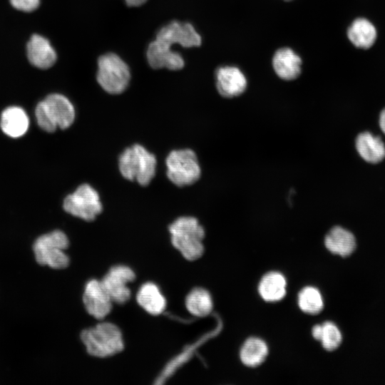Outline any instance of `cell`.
I'll return each mask as SVG.
<instances>
[{
    "instance_id": "obj_15",
    "label": "cell",
    "mask_w": 385,
    "mask_h": 385,
    "mask_svg": "<svg viewBox=\"0 0 385 385\" xmlns=\"http://www.w3.org/2000/svg\"><path fill=\"white\" fill-rule=\"evenodd\" d=\"M43 101L58 128L66 129L72 125L76 112L73 105L67 97L60 93H52Z\"/></svg>"
},
{
    "instance_id": "obj_11",
    "label": "cell",
    "mask_w": 385,
    "mask_h": 385,
    "mask_svg": "<svg viewBox=\"0 0 385 385\" xmlns=\"http://www.w3.org/2000/svg\"><path fill=\"white\" fill-rule=\"evenodd\" d=\"M146 58L148 64L155 69L178 71L185 66L184 58L180 53L173 51L172 46L155 39L148 45Z\"/></svg>"
},
{
    "instance_id": "obj_16",
    "label": "cell",
    "mask_w": 385,
    "mask_h": 385,
    "mask_svg": "<svg viewBox=\"0 0 385 385\" xmlns=\"http://www.w3.org/2000/svg\"><path fill=\"white\" fill-rule=\"evenodd\" d=\"M29 119L25 111L19 106H9L1 115L2 131L11 138H19L28 130Z\"/></svg>"
},
{
    "instance_id": "obj_26",
    "label": "cell",
    "mask_w": 385,
    "mask_h": 385,
    "mask_svg": "<svg viewBox=\"0 0 385 385\" xmlns=\"http://www.w3.org/2000/svg\"><path fill=\"white\" fill-rule=\"evenodd\" d=\"M36 118L38 125L43 130L52 133L58 128L54 120L50 115L43 101H40L35 110Z\"/></svg>"
},
{
    "instance_id": "obj_19",
    "label": "cell",
    "mask_w": 385,
    "mask_h": 385,
    "mask_svg": "<svg viewBox=\"0 0 385 385\" xmlns=\"http://www.w3.org/2000/svg\"><path fill=\"white\" fill-rule=\"evenodd\" d=\"M138 304L148 313L159 315L166 307V300L159 287L153 282L144 283L136 294Z\"/></svg>"
},
{
    "instance_id": "obj_18",
    "label": "cell",
    "mask_w": 385,
    "mask_h": 385,
    "mask_svg": "<svg viewBox=\"0 0 385 385\" xmlns=\"http://www.w3.org/2000/svg\"><path fill=\"white\" fill-rule=\"evenodd\" d=\"M324 245L332 253L347 257L354 251L356 240L350 231L340 226H335L326 235Z\"/></svg>"
},
{
    "instance_id": "obj_4",
    "label": "cell",
    "mask_w": 385,
    "mask_h": 385,
    "mask_svg": "<svg viewBox=\"0 0 385 385\" xmlns=\"http://www.w3.org/2000/svg\"><path fill=\"white\" fill-rule=\"evenodd\" d=\"M96 79L100 86L110 94H120L128 87L130 71L118 55L107 53L98 59Z\"/></svg>"
},
{
    "instance_id": "obj_1",
    "label": "cell",
    "mask_w": 385,
    "mask_h": 385,
    "mask_svg": "<svg viewBox=\"0 0 385 385\" xmlns=\"http://www.w3.org/2000/svg\"><path fill=\"white\" fill-rule=\"evenodd\" d=\"M168 229L173 247L186 260L194 261L202 255L205 230L197 218L191 216L180 217L170 225Z\"/></svg>"
},
{
    "instance_id": "obj_31",
    "label": "cell",
    "mask_w": 385,
    "mask_h": 385,
    "mask_svg": "<svg viewBox=\"0 0 385 385\" xmlns=\"http://www.w3.org/2000/svg\"><path fill=\"white\" fill-rule=\"evenodd\" d=\"M285 1H291V0H285Z\"/></svg>"
},
{
    "instance_id": "obj_5",
    "label": "cell",
    "mask_w": 385,
    "mask_h": 385,
    "mask_svg": "<svg viewBox=\"0 0 385 385\" xmlns=\"http://www.w3.org/2000/svg\"><path fill=\"white\" fill-rule=\"evenodd\" d=\"M68 244L66 235L61 230L43 235L34 244L36 260L41 265L63 269L69 264V258L64 252Z\"/></svg>"
},
{
    "instance_id": "obj_8",
    "label": "cell",
    "mask_w": 385,
    "mask_h": 385,
    "mask_svg": "<svg viewBox=\"0 0 385 385\" xmlns=\"http://www.w3.org/2000/svg\"><path fill=\"white\" fill-rule=\"evenodd\" d=\"M135 279L133 270L125 265L112 267L101 280L103 287L113 303L123 304L130 298V290L128 286Z\"/></svg>"
},
{
    "instance_id": "obj_27",
    "label": "cell",
    "mask_w": 385,
    "mask_h": 385,
    "mask_svg": "<svg viewBox=\"0 0 385 385\" xmlns=\"http://www.w3.org/2000/svg\"><path fill=\"white\" fill-rule=\"evenodd\" d=\"M11 5L16 9L24 12H31L37 9L41 0H10Z\"/></svg>"
},
{
    "instance_id": "obj_23",
    "label": "cell",
    "mask_w": 385,
    "mask_h": 385,
    "mask_svg": "<svg viewBox=\"0 0 385 385\" xmlns=\"http://www.w3.org/2000/svg\"><path fill=\"white\" fill-rule=\"evenodd\" d=\"M185 307L188 311L195 317L207 316L212 309L211 295L203 288H195L187 295Z\"/></svg>"
},
{
    "instance_id": "obj_24",
    "label": "cell",
    "mask_w": 385,
    "mask_h": 385,
    "mask_svg": "<svg viewBox=\"0 0 385 385\" xmlns=\"http://www.w3.org/2000/svg\"><path fill=\"white\" fill-rule=\"evenodd\" d=\"M298 304L302 311L309 314L319 313L324 306L319 291L313 287H306L300 291Z\"/></svg>"
},
{
    "instance_id": "obj_17",
    "label": "cell",
    "mask_w": 385,
    "mask_h": 385,
    "mask_svg": "<svg viewBox=\"0 0 385 385\" xmlns=\"http://www.w3.org/2000/svg\"><path fill=\"white\" fill-rule=\"evenodd\" d=\"M356 150L366 162L378 163L385 158V145L380 137L369 132L359 133L355 140Z\"/></svg>"
},
{
    "instance_id": "obj_10",
    "label": "cell",
    "mask_w": 385,
    "mask_h": 385,
    "mask_svg": "<svg viewBox=\"0 0 385 385\" xmlns=\"http://www.w3.org/2000/svg\"><path fill=\"white\" fill-rule=\"evenodd\" d=\"M83 302L87 312L99 320L104 319L111 312L113 303L101 282L95 279L86 283Z\"/></svg>"
},
{
    "instance_id": "obj_12",
    "label": "cell",
    "mask_w": 385,
    "mask_h": 385,
    "mask_svg": "<svg viewBox=\"0 0 385 385\" xmlns=\"http://www.w3.org/2000/svg\"><path fill=\"white\" fill-rule=\"evenodd\" d=\"M216 87L224 98H231L242 94L247 86L245 76L242 71L233 66L218 68L215 72Z\"/></svg>"
},
{
    "instance_id": "obj_21",
    "label": "cell",
    "mask_w": 385,
    "mask_h": 385,
    "mask_svg": "<svg viewBox=\"0 0 385 385\" xmlns=\"http://www.w3.org/2000/svg\"><path fill=\"white\" fill-rule=\"evenodd\" d=\"M286 279L278 272H270L261 279L258 291L262 298L267 302L281 300L286 294Z\"/></svg>"
},
{
    "instance_id": "obj_22",
    "label": "cell",
    "mask_w": 385,
    "mask_h": 385,
    "mask_svg": "<svg viewBox=\"0 0 385 385\" xmlns=\"http://www.w3.org/2000/svg\"><path fill=\"white\" fill-rule=\"evenodd\" d=\"M268 354L266 343L261 339L251 337L247 339L240 349V359L242 362L250 367L260 365Z\"/></svg>"
},
{
    "instance_id": "obj_28",
    "label": "cell",
    "mask_w": 385,
    "mask_h": 385,
    "mask_svg": "<svg viewBox=\"0 0 385 385\" xmlns=\"http://www.w3.org/2000/svg\"><path fill=\"white\" fill-rule=\"evenodd\" d=\"M124 1L128 6H131V7L140 6L147 1V0H124Z\"/></svg>"
},
{
    "instance_id": "obj_29",
    "label": "cell",
    "mask_w": 385,
    "mask_h": 385,
    "mask_svg": "<svg viewBox=\"0 0 385 385\" xmlns=\"http://www.w3.org/2000/svg\"><path fill=\"white\" fill-rule=\"evenodd\" d=\"M322 333V325L317 324L312 328V336L317 340L320 339Z\"/></svg>"
},
{
    "instance_id": "obj_13",
    "label": "cell",
    "mask_w": 385,
    "mask_h": 385,
    "mask_svg": "<svg viewBox=\"0 0 385 385\" xmlns=\"http://www.w3.org/2000/svg\"><path fill=\"white\" fill-rule=\"evenodd\" d=\"M26 55L30 63L41 69L53 66L57 53L50 41L44 36L34 34L26 44Z\"/></svg>"
},
{
    "instance_id": "obj_3",
    "label": "cell",
    "mask_w": 385,
    "mask_h": 385,
    "mask_svg": "<svg viewBox=\"0 0 385 385\" xmlns=\"http://www.w3.org/2000/svg\"><path fill=\"white\" fill-rule=\"evenodd\" d=\"M155 156L143 145L135 144L120 155L118 168L123 177L139 185H148L155 174Z\"/></svg>"
},
{
    "instance_id": "obj_9",
    "label": "cell",
    "mask_w": 385,
    "mask_h": 385,
    "mask_svg": "<svg viewBox=\"0 0 385 385\" xmlns=\"http://www.w3.org/2000/svg\"><path fill=\"white\" fill-rule=\"evenodd\" d=\"M155 40L170 46L179 44L185 48L200 46L202 38L195 27L188 22L173 21L157 32Z\"/></svg>"
},
{
    "instance_id": "obj_7",
    "label": "cell",
    "mask_w": 385,
    "mask_h": 385,
    "mask_svg": "<svg viewBox=\"0 0 385 385\" xmlns=\"http://www.w3.org/2000/svg\"><path fill=\"white\" fill-rule=\"evenodd\" d=\"M63 209L73 216L92 221L101 212L103 206L98 192L90 185L83 184L66 196Z\"/></svg>"
},
{
    "instance_id": "obj_14",
    "label": "cell",
    "mask_w": 385,
    "mask_h": 385,
    "mask_svg": "<svg viewBox=\"0 0 385 385\" xmlns=\"http://www.w3.org/2000/svg\"><path fill=\"white\" fill-rule=\"evenodd\" d=\"M272 63L277 76L284 81L294 80L302 72V58L290 48L277 50Z\"/></svg>"
},
{
    "instance_id": "obj_20",
    "label": "cell",
    "mask_w": 385,
    "mask_h": 385,
    "mask_svg": "<svg viewBox=\"0 0 385 385\" xmlns=\"http://www.w3.org/2000/svg\"><path fill=\"white\" fill-rule=\"evenodd\" d=\"M347 36L356 47L367 49L375 43L377 31L370 21L365 18H357L349 26Z\"/></svg>"
},
{
    "instance_id": "obj_2",
    "label": "cell",
    "mask_w": 385,
    "mask_h": 385,
    "mask_svg": "<svg viewBox=\"0 0 385 385\" xmlns=\"http://www.w3.org/2000/svg\"><path fill=\"white\" fill-rule=\"evenodd\" d=\"M81 339L87 352L95 357H109L120 353L124 348L122 333L111 322H103L84 329Z\"/></svg>"
},
{
    "instance_id": "obj_30",
    "label": "cell",
    "mask_w": 385,
    "mask_h": 385,
    "mask_svg": "<svg viewBox=\"0 0 385 385\" xmlns=\"http://www.w3.org/2000/svg\"><path fill=\"white\" fill-rule=\"evenodd\" d=\"M379 126L382 132L385 134V108L381 111L379 115Z\"/></svg>"
},
{
    "instance_id": "obj_6",
    "label": "cell",
    "mask_w": 385,
    "mask_h": 385,
    "mask_svg": "<svg viewBox=\"0 0 385 385\" xmlns=\"http://www.w3.org/2000/svg\"><path fill=\"white\" fill-rule=\"evenodd\" d=\"M167 177L174 185L183 187L197 182L201 168L195 153L189 148L171 151L165 160Z\"/></svg>"
},
{
    "instance_id": "obj_25",
    "label": "cell",
    "mask_w": 385,
    "mask_h": 385,
    "mask_svg": "<svg viewBox=\"0 0 385 385\" xmlns=\"http://www.w3.org/2000/svg\"><path fill=\"white\" fill-rule=\"evenodd\" d=\"M342 334L338 327L332 322H326L322 324V333L319 341L327 351L336 349L341 344Z\"/></svg>"
}]
</instances>
